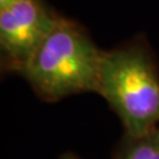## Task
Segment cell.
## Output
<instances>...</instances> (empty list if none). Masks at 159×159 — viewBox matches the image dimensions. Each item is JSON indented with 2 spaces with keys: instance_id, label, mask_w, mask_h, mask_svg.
<instances>
[{
  "instance_id": "3",
  "label": "cell",
  "mask_w": 159,
  "mask_h": 159,
  "mask_svg": "<svg viewBox=\"0 0 159 159\" xmlns=\"http://www.w3.org/2000/svg\"><path fill=\"white\" fill-rule=\"evenodd\" d=\"M58 18L40 0H17L0 8L2 71L21 74Z\"/></svg>"
},
{
  "instance_id": "4",
  "label": "cell",
  "mask_w": 159,
  "mask_h": 159,
  "mask_svg": "<svg viewBox=\"0 0 159 159\" xmlns=\"http://www.w3.org/2000/svg\"><path fill=\"white\" fill-rule=\"evenodd\" d=\"M113 159H159V127L142 134L125 133Z\"/></svg>"
},
{
  "instance_id": "6",
  "label": "cell",
  "mask_w": 159,
  "mask_h": 159,
  "mask_svg": "<svg viewBox=\"0 0 159 159\" xmlns=\"http://www.w3.org/2000/svg\"><path fill=\"white\" fill-rule=\"evenodd\" d=\"M60 159H81V158H79L78 156H75L73 153H65L60 157Z\"/></svg>"
},
{
  "instance_id": "1",
  "label": "cell",
  "mask_w": 159,
  "mask_h": 159,
  "mask_svg": "<svg viewBox=\"0 0 159 159\" xmlns=\"http://www.w3.org/2000/svg\"><path fill=\"white\" fill-rule=\"evenodd\" d=\"M102 52L79 25L58 18L21 75L44 102L97 92Z\"/></svg>"
},
{
  "instance_id": "2",
  "label": "cell",
  "mask_w": 159,
  "mask_h": 159,
  "mask_svg": "<svg viewBox=\"0 0 159 159\" xmlns=\"http://www.w3.org/2000/svg\"><path fill=\"white\" fill-rule=\"evenodd\" d=\"M96 93L118 116L127 134L159 127V68L145 44L102 52Z\"/></svg>"
},
{
  "instance_id": "5",
  "label": "cell",
  "mask_w": 159,
  "mask_h": 159,
  "mask_svg": "<svg viewBox=\"0 0 159 159\" xmlns=\"http://www.w3.org/2000/svg\"><path fill=\"white\" fill-rule=\"evenodd\" d=\"M17 0H0V8H4V7H7L11 4L16 2Z\"/></svg>"
}]
</instances>
